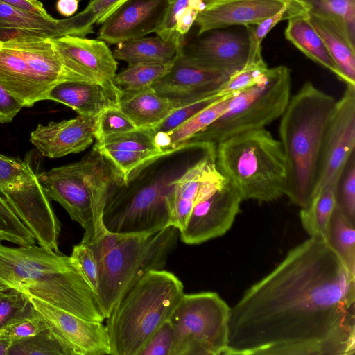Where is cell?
<instances>
[{"label":"cell","mask_w":355,"mask_h":355,"mask_svg":"<svg viewBox=\"0 0 355 355\" xmlns=\"http://www.w3.org/2000/svg\"><path fill=\"white\" fill-rule=\"evenodd\" d=\"M182 46L171 69L152 87L162 96L180 100L182 105L216 95L232 73L207 69L192 62L183 55Z\"/></svg>","instance_id":"cell-17"},{"label":"cell","mask_w":355,"mask_h":355,"mask_svg":"<svg viewBox=\"0 0 355 355\" xmlns=\"http://www.w3.org/2000/svg\"><path fill=\"white\" fill-rule=\"evenodd\" d=\"M28 296L47 327L71 355L111 354L107 329L103 322L81 318L36 297Z\"/></svg>","instance_id":"cell-15"},{"label":"cell","mask_w":355,"mask_h":355,"mask_svg":"<svg viewBox=\"0 0 355 355\" xmlns=\"http://www.w3.org/2000/svg\"><path fill=\"white\" fill-rule=\"evenodd\" d=\"M291 82L286 66L268 68L259 83L234 94L225 112L188 142L216 148L235 135L266 128L284 113L291 96Z\"/></svg>","instance_id":"cell-9"},{"label":"cell","mask_w":355,"mask_h":355,"mask_svg":"<svg viewBox=\"0 0 355 355\" xmlns=\"http://www.w3.org/2000/svg\"><path fill=\"white\" fill-rule=\"evenodd\" d=\"M97 116L78 115L69 120L39 124L31 133L30 141L49 158L82 152L95 140Z\"/></svg>","instance_id":"cell-22"},{"label":"cell","mask_w":355,"mask_h":355,"mask_svg":"<svg viewBox=\"0 0 355 355\" xmlns=\"http://www.w3.org/2000/svg\"><path fill=\"white\" fill-rule=\"evenodd\" d=\"M7 241L18 245H34L36 240L19 220L6 199L0 196V244Z\"/></svg>","instance_id":"cell-35"},{"label":"cell","mask_w":355,"mask_h":355,"mask_svg":"<svg viewBox=\"0 0 355 355\" xmlns=\"http://www.w3.org/2000/svg\"><path fill=\"white\" fill-rule=\"evenodd\" d=\"M188 142L171 149L112 187L102 223L109 232L143 234L171 226L169 196L175 181L209 149Z\"/></svg>","instance_id":"cell-2"},{"label":"cell","mask_w":355,"mask_h":355,"mask_svg":"<svg viewBox=\"0 0 355 355\" xmlns=\"http://www.w3.org/2000/svg\"><path fill=\"white\" fill-rule=\"evenodd\" d=\"M184 293L173 273L150 270L120 298L107 318L112 355H139L153 334L168 320Z\"/></svg>","instance_id":"cell-6"},{"label":"cell","mask_w":355,"mask_h":355,"mask_svg":"<svg viewBox=\"0 0 355 355\" xmlns=\"http://www.w3.org/2000/svg\"><path fill=\"white\" fill-rule=\"evenodd\" d=\"M188 6V0H171L164 20L156 31V35L165 41H171L179 44L185 42V37H182L175 32V19L178 14Z\"/></svg>","instance_id":"cell-46"},{"label":"cell","mask_w":355,"mask_h":355,"mask_svg":"<svg viewBox=\"0 0 355 355\" xmlns=\"http://www.w3.org/2000/svg\"><path fill=\"white\" fill-rule=\"evenodd\" d=\"M307 12L296 15L288 19L285 37L306 56L337 76L336 67L324 43L310 23Z\"/></svg>","instance_id":"cell-28"},{"label":"cell","mask_w":355,"mask_h":355,"mask_svg":"<svg viewBox=\"0 0 355 355\" xmlns=\"http://www.w3.org/2000/svg\"><path fill=\"white\" fill-rule=\"evenodd\" d=\"M230 307L216 292L184 294L169 321L171 355H223Z\"/></svg>","instance_id":"cell-11"},{"label":"cell","mask_w":355,"mask_h":355,"mask_svg":"<svg viewBox=\"0 0 355 355\" xmlns=\"http://www.w3.org/2000/svg\"><path fill=\"white\" fill-rule=\"evenodd\" d=\"M33 170L19 159L0 156V192L10 189L28 178Z\"/></svg>","instance_id":"cell-44"},{"label":"cell","mask_w":355,"mask_h":355,"mask_svg":"<svg viewBox=\"0 0 355 355\" xmlns=\"http://www.w3.org/2000/svg\"><path fill=\"white\" fill-rule=\"evenodd\" d=\"M153 128L135 130L107 137L94 147L115 168L123 182L137 170L170 150H161Z\"/></svg>","instance_id":"cell-20"},{"label":"cell","mask_w":355,"mask_h":355,"mask_svg":"<svg viewBox=\"0 0 355 355\" xmlns=\"http://www.w3.org/2000/svg\"><path fill=\"white\" fill-rule=\"evenodd\" d=\"M7 355H71L69 350L47 327L25 338L12 340Z\"/></svg>","instance_id":"cell-34"},{"label":"cell","mask_w":355,"mask_h":355,"mask_svg":"<svg viewBox=\"0 0 355 355\" xmlns=\"http://www.w3.org/2000/svg\"><path fill=\"white\" fill-rule=\"evenodd\" d=\"M199 12L187 6L177 15L175 19V32L182 37H185L191 26L194 24Z\"/></svg>","instance_id":"cell-48"},{"label":"cell","mask_w":355,"mask_h":355,"mask_svg":"<svg viewBox=\"0 0 355 355\" xmlns=\"http://www.w3.org/2000/svg\"><path fill=\"white\" fill-rule=\"evenodd\" d=\"M310 23L318 32L338 71L337 77L346 85H355V41L344 21L338 17L308 10Z\"/></svg>","instance_id":"cell-24"},{"label":"cell","mask_w":355,"mask_h":355,"mask_svg":"<svg viewBox=\"0 0 355 355\" xmlns=\"http://www.w3.org/2000/svg\"><path fill=\"white\" fill-rule=\"evenodd\" d=\"M132 120L119 106L112 107L102 112L96 119L95 140L100 142L113 135L137 129Z\"/></svg>","instance_id":"cell-40"},{"label":"cell","mask_w":355,"mask_h":355,"mask_svg":"<svg viewBox=\"0 0 355 355\" xmlns=\"http://www.w3.org/2000/svg\"><path fill=\"white\" fill-rule=\"evenodd\" d=\"M174 61L128 64L125 69L116 74L114 84L123 92H136L152 87L154 83L168 72Z\"/></svg>","instance_id":"cell-32"},{"label":"cell","mask_w":355,"mask_h":355,"mask_svg":"<svg viewBox=\"0 0 355 355\" xmlns=\"http://www.w3.org/2000/svg\"><path fill=\"white\" fill-rule=\"evenodd\" d=\"M243 198L223 175L207 182L200 189L184 228L181 240L189 245L224 235L240 212Z\"/></svg>","instance_id":"cell-12"},{"label":"cell","mask_w":355,"mask_h":355,"mask_svg":"<svg viewBox=\"0 0 355 355\" xmlns=\"http://www.w3.org/2000/svg\"><path fill=\"white\" fill-rule=\"evenodd\" d=\"M221 97L207 96L174 110L161 123L153 128L155 133L168 132Z\"/></svg>","instance_id":"cell-43"},{"label":"cell","mask_w":355,"mask_h":355,"mask_svg":"<svg viewBox=\"0 0 355 355\" xmlns=\"http://www.w3.org/2000/svg\"><path fill=\"white\" fill-rule=\"evenodd\" d=\"M46 328V322L31 304L24 313L1 328L0 335L11 342L34 336Z\"/></svg>","instance_id":"cell-37"},{"label":"cell","mask_w":355,"mask_h":355,"mask_svg":"<svg viewBox=\"0 0 355 355\" xmlns=\"http://www.w3.org/2000/svg\"><path fill=\"white\" fill-rule=\"evenodd\" d=\"M23 105L0 84V123H10Z\"/></svg>","instance_id":"cell-47"},{"label":"cell","mask_w":355,"mask_h":355,"mask_svg":"<svg viewBox=\"0 0 355 355\" xmlns=\"http://www.w3.org/2000/svg\"><path fill=\"white\" fill-rule=\"evenodd\" d=\"M184 44H179L171 41H165L157 35L143 37L115 44L112 53L116 60H123L128 64L166 63L175 60L180 49Z\"/></svg>","instance_id":"cell-27"},{"label":"cell","mask_w":355,"mask_h":355,"mask_svg":"<svg viewBox=\"0 0 355 355\" xmlns=\"http://www.w3.org/2000/svg\"><path fill=\"white\" fill-rule=\"evenodd\" d=\"M125 0H90L80 12L67 17L70 35L85 37L102 24Z\"/></svg>","instance_id":"cell-33"},{"label":"cell","mask_w":355,"mask_h":355,"mask_svg":"<svg viewBox=\"0 0 355 355\" xmlns=\"http://www.w3.org/2000/svg\"><path fill=\"white\" fill-rule=\"evenodd\" d=\"M188 6L198 10L199 12H201L205 7L203 0H188Z\"/></svg>","instance_id":"cell-51"},{"label":"cell","mask_w":355,"mask_h":355,"mask_svg":"<svg viewBox=\"0 0 355 355\" xmlns=\"http://www.w3.org/2000/svg\"><path fill=\"white\" fill-rule=\"evenodd\" d=\"M1 155V154H0V156Z\"/></svg>","instance_id":"cell-53"},{"label":"cell","mask_w":355,"mask_h":355,"mask_svg":"<svg viewBox=\"0 0 355 355\" xmlns=\"http://www.w3.org/2000/svg\"><path fill=\"white\" fill-rule=\"evenodd\" d=\"M39 245L60 252V222L33 172L20 184L0 192Z\"/></svg>","instance_id":"cell-14"},{"label":"cell","mask_w":355,"mask_h":355,"mask_svg":"<svg viewBox=\"0 0 355 355\" xmlns=\"http://www.w3.org/2000/svg\"><path fill=\"white\" fill-rule=\"evenodd\" d=\"M0 286L87 320H105L96 295L71 257L40 245L0 244Z\"/></svg>","instance_id":"cell-3"},{"label":"cell","mask_w":355,"mask_h":355,"mask_svg":"<svg viewBox=\"0 0 355 355\" xmlns=\"http://www.w3.org/2000/svg\"><path fill=\"white\" fill-rule=\"evenodd\" d=\"M354 147L355 85H346L342 96L336 101L327 130L318 183L313 196L343 172L346 163L354 152Z\"/></svg>","instance_id":"cell-16"},{"label":"cell","mask_w":355,"mask_h":355,"mask_svg":"<svg viewBox=\"0 0 355 355\" xmlns=\"http://www.w3.org/2000/svg\"><path fill=\"white\" fill-rule=\"evenodd\" d=\"M28 295L8 286H0V329L30 306Z\"/></svg>","instance_id":"cell-41"},{"label":"cell","mask_w":355,"mask_h":355,"mask_svg":"<svg viewBox=\"0 0 355 355\" xmlns=\"http://www.w3.org/2000/svg\"><path fill=\"white\" fill-rule=\"evenodd\" d=\"M50 200L58 202L85 230L82 241L90 243L106 232L102 216L109 192L121 178L96 148L81 160L37 175Z\"/></svg>","instance_id":"cell-8"},{"label":"cell","mask_w":355,"mask_h":355,"mask_svg":"<svg viewBox=\"0 0 355 355\" xmlns=\"http://www.w3.org/2000/svg\"><path fill=\"white\" fill-rule=\"evenodd\" d=\"M193 43L182 46L183 55L192 62L209 69L233 72L248 61V36L214 29L197 36Z\"/></svg>","instance_id":"cell-19"},{"label":"cell","mask_w":355,"mask_h":355,"mask_svg":"<svg viewBox=\"0 0 355 355\" xmlns=\"http://www.w3.org/2000/svg\"><path fill=\"white\" fill-rule=\"evenodd\" d=\"M354 227L336 205L326 241L349 271L355 275Z\"/></svg>","instance_id":"cell-31"},{"label":"cell","mask_w":355,"mask_h":355,"mask_svg":"<svg viewBox=\"0 0 355 355\" xmlns=\"http://www.w3.org/2000/svg\"><path fill=\"white\" fill-rule=\"evenodd\" d=\"M171 1L125 0L101 24L98 39L116 44L156 33Z\"/></svg>","instance_id":"cell-18"},{"label":"cell","mask_w":355,"mask_h":355,"mask_svg":"<svg viewBox=\"0 0 355 355\" xmlns=\"http://www.w3.org/2000/svg\"><path fill=\"white\" fill-rule=\"evenodd\" d=\"M0 2L19 10L49 16L42 2L38 0H0Z\"/></svg>","instance_id":"cell-49"},{"label":"cell","mask_w":355,"mask_h":355,"mask_svg":"<svg viewBox=\"0 0 355 355\" xmlns=\"http://www.w3.org/2000/svg\"><path fill=\"white\" fill-rule=\"evenodd\" d=\"M341 174L317 192L309 205L300 209L302 225L310 237L327 240L329 222L336 205V190Z\"/></svg>","instance_id":"cell-29"},{"label":"cell","mask_w":355,"mask_h":355,"mask_svg":"<svg viewBox=\"0 0 355 355\" xmlns=\"http://www.w3.org/2000/svg\"><path fill=\"white\" fill-rule=\"evenodd\" d=\"M78 0H58L56 9L61 15L70 17L78 10Z\"/></svg>","instance_id":"cell-50"},{"label":"cell","mask_w":355,"mask_h":355,"mask_svg":"<svg viewBox=\"0 0 355 355\" xmlns=\"http://www.w3.org/2000/svg\"><path fill=\"white\" fill-rule=\"evenodd\" d=\"M294 0H203L205 7L194 22L197 36L232 26H250L278 12Z\"/></svg>","instance_id":"cell-21"},{"label":"cell","mask_w":355,"mask_h":355,"mask_svg":"<svg viewBox=\"0 0 355 355\" xmlns=\"http://www.w3.org/2000/svg\"><path fill=\"white\" fill-rule=\"evenodd\" d=\"M220 174L216 148H211L175 181L169 196L171 226L179 231L184 228L200 189Z\"/></svg>","instance_id":"cell-23"},{"label":"cell","mask_w":355,"mask_h":355,"mask_svg":"<svg viewBox=\"0 0 355 355\" xmlns=\"http://www.w3.org/2000/svg\"><path fill=\"white\" fill-rule=\"evenodd\" d=\"M216 162L243 200L270 202L286 194L288 171L282 146L266 128L219 143L216 146Z\"/></svg>","instance_id":"cell-7"},{"label":"cell","mask_w":355,"mask_h":355,"mask_svg":"<svg viewBox=\"0 0 355 355\" xmlns=\"http://www.w3.org/2000/svg\"><path fill=\"white\" fill-rule=\"evenodd\" d=\"M78 1H83V0H78Z\"/></svg>","instance_id":"cell-52"},{"label":"cell","mask_w":355,"mask_h":355,"mask_svg":"<svg viewBox=\"0 0 355 355\" xmlns=\"http://www.w3.org/2000/svg\"><path fill=\"white\" fill-rule=\"evenodd\" d=\"M70 257L97 298L99 284L98 266L92 248L88 244L80 241L73 246Z\"/></svg>","instance_id":"cell-42"},{"label":"cell","mask_w":355,"mask_h":355,"mask_svg":"<svg viewBox=\"0 0 355 355\" xmlns=\"http://www.w3.org/2000/svg\"><path fill=\"white\" fill-rule=\"evenodd\" d=\"M173 339V330L168 320L153 334L139 355H171Z\"/></svg>","instance_id":"cell-45"},{"label":"cell","mask_w":355,"mask_h":355,"mask_svg":"<svg viewBox=\"0 0 355 355\" xmlns=\"http://www.w3.org/2000/svg\"><path fill=\"white\" fill-rule=\"evenodd\" d=\"M268 69L263 59L246 64L229 76L218 89L217 96H232L254 85L263 78Z\"/></svg>","instance_id":"cell-36"},{"label":"cell","mask_w":355,"mask_h":355,"mask_svg":"<svg viewBox=\"0 0 355 355\" xmlns=\"http://www.w3.org/2000/svg\"><path fill=\"white\" fill-rule=\"evenodd\" d=\"M178 234L179 230L173 226L143 234L106 231L93 241L85 243L98 262L97 300L105 319L120 298L144 275L164 269Z\"/></svg>","instance_id":"cell-5"},{"label":"cell","mask_w":355,"mask_h":355,"mask_svg":"<svg viewBox=\"0 0 355 355\" xmlns=\"http://www.w3.org/2000/svg\"><path fill=\"white\" fill-rule=\"evenodd\" d=\"M302 1H305V0H302Z\"/></svg>","instance_id":"cell-54"},{"label":"cell","mask_w":355,"mask_h":355,"mask_svg":"<svg viewBox=\"0 0 355 355\" xmlns=\"http://www.w3.org/2000/svg\"><path fill=\"white\" fill-rule=\"evenodd\" d=\"M180 105V101L162 96L153 87L123 92L119 102L120 109L137 128H154Z\"/></svg>","instance_id":"cell-26"},{"label":"cell","mask_w":355,"mask_h":355,"mask_svg":"<svg viewBox=\"0 0 355 355\" xmlns=\"http://www.w3.org/2000/svg\"><path fill=\"white\" fill-rule=\"evenodd\" d=\"M64 80L67 73L52 39L0 41V84L24 107L47 100L51 89Z\"/></svg>","instance_id":"cell-10"},{"label":"cell","mask_w":355,"mask_h":355,"mask_svg":"<svg viewBox=\"0 0 355 355\" xmlns=\"http://www.w3.org/2000/svg\"><path fill=\"white\" fill-rule=\"evenodd\" d=\"M52 42L67 80L96 83L121 97L123 91L114 81L118 62L105 42L74 35L52 39Z\"/></svg>","instance_id":"cell-13"},{"label":"cell","mask_w":355,"mask_h":355,"mask_svg":"<svg viewBox=\"0 0 355 355\" xmlns=\"http://www.w3.org/2000/svg\"><path fill=\"white\" fill-rule=\"evenodd\" d=\"M336 100L306 82L291 96L280 117L279 141L286 161L285 196L301 208L316 189L327 130Z\"/></svg>","instance_id":"cell-4"},{"label":"cell","mask_w":355,"mask_h":355,"mask_svg":"<svg viewBox=\"0 0 355 355\" xmlns=\"http://www.w3.org/2000/svg\"><path fill=\"white\" fill-rule=\"evenodd\" d=\"M336 206L355 225V153L352 154L340 175L336 190Z\"/></svg>","instance_id":"cell-38"},{"label":"cell","mask_w":355,"mask_h":355,"mask_svg":"<svg viewBox=\"0 0 355 355\" xmlns=\"http://www.w3.org/2000/svg\"><path fill=\"white\" fill-rule=\"evenodd\" d=\"M309 10L342 19L355 41V0H301Z\"/></svg>","instance_id":"cell-39"},{"label":"cell","mask_w":355,"mask_h":355,"mask_svg":"<svg viewBox=\"0 0 355 355\" xmlns=\"http://www.w3.org/2000/svg\"><path fill=\"white\" fill-rule=\"evenodd\" d=\"M120 98L107 89L93 83L64 80L49 92L47 100L64 104L78 115L96 117L112 107L119 106Z\"/></svg>","instance_id":"cell-25"},{"label":"cell","mask_w":355,"mask_h":355,"mask_svg":"<svg viewBox=\"0 0 355 355\" xmlns=\"http://www.w3.org/2000/svg\"><path fill=\"white\" fill-rule=\"evenodd\" d=\"M232 96L218 98L168 132L155 133V140L157 147L161 150H166L187 143L225 112Z\"/></svg>","instance_id":"cell-30"},{"label":"cell","mask_w":355,"mask_h":355,"mask_svg":"<svg viewBox=\"0 0 355 355\" xmlns=\"http://www.w3.org/2000/svg\"><path fill=\"white\" fill-rule=\"evenodd\" d=\"M355 275L328 243L288 251L230 307L223 355H354Z\"/></svg>","instance_id":"cell-1"}]
</instances>
